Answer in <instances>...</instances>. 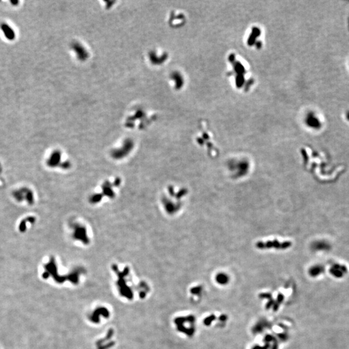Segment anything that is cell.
Wrapping results in <instances>:
<instances>
[{
	"instance_id": "obj_5",
	"label": "cell",
	"mask_w": 349,
	"mask_h": 349,
	"mask_svg": "<svg viewBox=\"0 0 349 349\" xmlns=\"http://www.w3.org/2000/svg\"><path fill=\"white\" fill-rule=\"evenodd\" d=\"M315 248L318 249H320V248H323V249H325L327 248V245L325 244V242L319 241V242H316Z\"/></svg>"
},
{
	"instance_id": "obj_10",
	"label": "cell",
	"mask_w": 349,
	"mask_h": 349,
	"mask_svg": "<svg viewBox=\"0 0 349 349\" xmlns=\"http://www.w3.org/2000/svg\"><path fill=\"white\" fill-rule=\"evenodd\" d=\"M268 345H266L264 347H260V346H255L254 347H253L252 349H268Z\"/></svg>"
},
{
	"instance_id": "obj_3",
	"label": "cell",
	"mask_w": 349,
	"mask_h": 349,
	"mask_svg": "<svg viewBox=\"0 0 349 349\" xmlns=\"http://www.w3.org/2000/svg\"><path fill=\"white\" fill-rule=\"evenodd\" d=\"M215 281L221 285H225L229 282V277L225 273H219L215 276Z\"/></svg>"
},
{
	"instance_id": "obj_1",
	"label": "cell",
	"mask_w": 349,
	"mask_h": 349,
	"mask_svg": "<svg viewBox=\"0 0 349 349\" xmlns=\"http://www.w3.org/2000/svg\"><path fill=\"white\" fill-rule=\"evenodd\" d=\"M291 242H279L277 240L274 241H269L267 242H257V247L259 249H266L274 247L277 249H286L290 247Z\"/></svg>"
},
{
	"instance_id": "obj_9",
	"label": "cell",
	"mask_w": 349,
	"mask_h": 349,
	"mask_svg": "<svg viewBox=\"0 0 349 349\" xmlns=\"http://www.w3.org/2000/svg\"><path fill=\"white\" fill-rule=\"evenodd\" d=\"M274 339V338L272 337V335H267V336L265 337V341L267 342H270Z\"/></svg>"
},
{
	"instance_id": "obj_12",
	"label": "cell",
	"mask_w": 349,
	"mask_h": 349,
	"mask_svg": "<svg viewBox=\"0 0 349 349\" xmlns=\"http://www.w3.org/2000/svg\"><path fill=\"white\" fill-rule=\"evenodd\" d=\"M346 118H347V119L349 121V112H348L347 114H346Z\"/></svg>"
},
{
	"instance_id": "obj_6",
	"label": "cell",
	"mask_w": 349,
	"mask_h": 349,
	"mask_svg": "<svg viewBox=\"0 0 349 349\" xmlns=\"http://www.w3.org/2000/svg\"><path fill=\"white\" fill-rule=\"evenodd\" d=\"M259 297H261V298H264V299H267L268 300H270V299H272V295L270 294H260V296Z\"/></svg>"
},
{
	"instance_id": "obj_8",
	"label": "cell",
	"mask_w": 349,
	"mask_h": 349,
	"mask_svg": "<svg viewBox=\"0 0 349 349\" xmlns=\"http://www.w3.org/2000/svg\"><path fill=\"white\" fill-rule=\"evenodd\" d=\"M283 300H284V296L283 295V294H279L276 302L279 304V305H280V304L283 301Z\"/></svg>"
},
{
	"instance_id": "obj_7",
	"label": "cell",
	"mask_w": 349,
	"mask_h": 349,
	"mask_svg": "<svg viewBox=\"0 0 349 349\" xmlns=\"http://www.w3.org/2000/svg\"><path fill=\"white\" fill-rule=\"evenodd\" d=\"M275 303V301H274V300H273V299H270V300H268V303L267 304V309H268V308H270L272 306H273L274 305Z\"/></svg>"
},
{
	"instance_id": "obj_4",
	"label": "cell",
	"mask_w": 349,
	"mask_h": 349,
	"mask_svg": "<svg viewBox=\"0 0 349 349\" xmlns=\"http://www.w3.org/2000/svg\"><path fill=\"white\" fill-rule=\"evenodd\" d=\"M215 316L214 315H212L209 317H207V318L204 319V324L207 325V326H209L212 322L213 321V320H215Z\"/></svg>"
},
{
	"instance_id": "obj_2",
	"label": "cell",
	"mask_w": 349,
	"mask_h": 349,
	"mask_svg": "<svg viewBox=\"0 0 349 349\" xmlns=\"http://www.w3.org/2000/svg\"><path fill=\"white\" fill-rule=\"evenodd\" d=\"M306 124L308 127L318 129L321 127V122L313 112H310L306 118Z\"/></svg>"
},
{
	"instance_id": "obj_11",
	"label": "cell",
	"mask_w": 349,
	"mask_h": 349,
	"mask_svg": "<svg viewBox=\"0 0 349 349\" xmlns=\"http://www.w3.org/2000/svg\"><path fill=\"white\" fill-rule=\"evenodd\" d=\"M227 316L226 315H222L220 316V317L219 318V319L220 321H226V319H227Z\"/></svg>"
}]
</instances>
